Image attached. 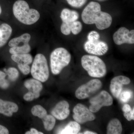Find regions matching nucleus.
Here are the masks:
<instances>
[{
	"label": "nucleus",
	"instance_id": "aec40b11",
	"mask_svg": "<svg viewBox=\"0 0 134 134\" xmlns=\"http://www.w3.org/2000/svg\"><path fill=\"white\" fill-rule=\"evenodd\" d=\"M31 37L29 33H25L19 37H17L12 39L8 43L9 46L10 47L20 46H23L22 44L29 43Z\"/></svg>",
	"mask_w": 134,
	"mask_h": 134
},
{
	"label": "nucleus",
	"instance_id": "1a4fd4ad",
	"mask_svg": "<svg viewBox=\"0 0 134 134\" xmlns=\"http://www.w3.org/2000/svg\"><path fill=\"white\" fill-rule=\"evenodd\" d=\"M84 48L90 54L100 56L106 53L109 47L107 43L98 40L93 41L88 40L84 43Z\"/></svg>",
	"mask_w": 134,
	"mask_h": 134
},
{
	"label": "nucleus",
	"instance_id": "f8f14e48",
	"mask_svg": "<svg viewBox=\"0 0 134 134\" xmlns=\"http://www.w3.org/2000/svg\"><path fill=\"white\" fill-rule=\"evenodd\" d=\"M69 105L66 100L60 101L52 110L51 114L53 116L59 120L66 119L69 115Z\"/></svg>",
	"mask_w": 134,
	"mask_h": 134
},
{
	"label": "nucleus",
	"instance_id": "6ab92c4d",
	"mask_svg": "<svg viewBox=\"0 0 134 134\" xmlns=\"http://www.w3.org/2000/svg\"><path fill=\"white\" fill-rule=\"evenodd\" d=\"M81 126L75 121H70L61 131L58 133L61 134H76L81 130Z\"/></svg>",
	"mask_w": 134,
	"mask_h": 134
},
{
	"label": "nucleus",
	"instance_id": "ddd939ff",
	"mask_svg": "<svg viewBox=\"0 0 134 134\" xmlns=\"http://www.w3.org/2000/svg\"><path fill=\"white\" fill-rule=\"evenodd\" d=\"M18 106L15 103L0 99V113L1 114L11 117L14 113L18 111Z\"/></svg>",
	"mask_w": 134,
	"mask_h": 134
},
{
	"label": "nucleus",
	"instance_id": "cd10ccee",
	"mask_svg": "<svg viewBox=\"0 0 134 134\" xmlns=\"http://www.w3.org/2000/svg\"><path fill=\"white\" fill-rule=\"evenodd\" d=\"M18 66L19 70L23 74L27 75L29 74L30 72L31 69L29 65L18 64Z\"/></svg>",
	"mask_w": 134,
	"mask_h": 134
},
{
	"label": "nucleus",
	"instance_id": "4be33fe9",
	"mask_svg": "<svg viewBox=\"0 0 134 134\" xmlns=\"http://www.w3.org/2000/svg\"><path fill=\"white\" fill-rule=\"evenodd\" d=\"M42 120L46 130L50 131L54 128L55 124V117L52 115L47 114Z\"/></svg>",
	"mask_w": 134,
	"mask_h": 134
},
{
	"label": "nucleus",
	"instance_id": "423d86ee",
	"mask_svg": "<svg viewBox=\"0 0 134 134\" xmlns=\"http://www.w3.org/2000/svg\"><path fill=\"white\" fill-rule=\"evenodd\" d=\"M102 82L97 79H92L79 86L75 91L76 97L79 99L88 98L101 88Z\"/></svg>",
	"mask_w": 134,
	"mask_h": 134
},
{
	"label": "nucleus",
	"instance_id": "72a5a7b5",
	"mask_svg": "<svg viewBox=\"0 0 134 134\" xmlns=\"http://www.w3.org/2000/svg\"><path fill=\"white\" fill-rule=\"evenodd\" d=\"M6 75L5 73L2 71H0V78H5Z\"/></svg>",
	"mask_w": 134,
	"mask_h": 134
},
{
	"label": "nucleus",
	"instance_id": "a878e982",
	"mask_svg": "<svg viewBox=\"0 0 134 134\" xmlns=\"http://www.w3.org/2000/svg\"><path fill=\"white\" fill-rule=\"evenodd\" d=\"M67 2L73 7L79 8L82 7L86 2L87 0H66Z\"/></svg>",
	"mask_w": 134,
	"mask_h": 134
},
{
	"label": "nucleus",
	"instance_id": "5701e85b",
	"mask_svg": "<svg viewBox=\"0 0 134 134\" xmlns=\"http://www.w3.org/2000/svg\"><path fill=\"white\" fill-rule=\"evenodd\" d=\"M31 113L34 116L43 119L47 115V111L44 108L39 105L34 106L31 110Z\"/></svg>",
	"mask_w": 134,
	"mask_h": 134
},
{
	"label": "nucleus",
	"instance_id": "9d476101",
	"mask_svg": "<svg viewBox=\"0 0 134 134\" xmlns=\"http://www.w3.org/2000/svg\"><path fill=\"white\" fill-rule=\"evenodd\" d=\"M113 39L114 43L118 45L124 44H134V30L130 31L126 27H120L114 34Z\"/></svg>",
	"mask_w": 134,
	"mask_h": 134
},
{
	"label": "nucleus",
	"instance_id": "20e7f679",
	"mask_svg": "<svg viewBox=\"0 0 134 134\" xmlns=\"http://www.w3.org/2000/svg\"><path fill=\"white\" fill-rule=\"evenodd\" d=\"M71 59V54L65 48L59 47L53 50L50 56V68L53 74H59L69 65Z\"/></svg>",
	"mask_w": 134,
	"mask_h": 134
},
{
	"label": "nucleus",
	"instance_id": "6e6552de",
	"mask_svg": "<svg viewBox=\"0 0 134 134\" xmlns=\"http://www.w3.org/2000/svg\"><path fill=\"white\" fill-rule=\"evenodd\" d=\"M73 117L75 121L83 124L96 119L95 115L90 109L81 104H77L73 110Z\"/></svg>",
	"mask_w": 134,
	"mask_h": 134
},
{
	"label": "nucleus",
	"instance_id": "dca6fc26",
	"mask_svg": "<svg viewBox=\"0 0 134 134\" xmlns=\"http://www.w3.org/2000/svg\"><path fill=\"white\" fill-rule=\"evenodd\" d=\"M11 26L6 23L0 25V47H2L9 39L12 33Z\"/></svg>",
	"mask_w": 134,
	"mask_h": 134
},
{
	"label": "nucleus",
	"instance_id": "c756f323",
	"mask_svg": "<svg viewBox=\"0 0 134 134\" xmlns=\"http://www.w3.org/2000/svg\"><path fill=\"white\" fill-rule=\"evenodd\" d=\"M124 116L129 121L134 120V108L130 111L124 113Z\"/></svg>",
	"mask_w": 134,
	"mask_h": 134
},
{
	"label": "nucleus",
	"instance_id": "b1692460",
	"mask_svg": "<svg viewBox=\"0 0 134 134\" xmlns=\"http://www.w3.org/2000/svg\"><path fill=\"white\" fill-rule=\"evenodd\" d=\"M4 70L7 72L9 78L12 81H15L19 77V72L15 68L11 67L8 70L5 69Z\"/></svg>",
	"mask_w": 134,
	"mask_h": 134
},
{
	"label": "nucleus",
	"instance_id": "f3484780",
	"mask_svg": "<svg viewBox=\"0 0 134 134\" xmlns=\"http://www.w3.org/2000/svg\"><path fill=\"white\" fill-rule=\"evenodd\" d=\"M122 125L117 119L111 120L108 123L107 127V134H120L122 132Z\"/></svg>",
	"mask_w": 134,
	"mask_h": 134
},
{
	"label": "nucleus",
	"instance_id": "393cba45",
	"mask_svg": "<svg viewBox=\"0 0 134 134\" xmlns=\"http://www.w3.org/2000/svg\"><path fill=\"white\" fill-rule=\"evenodd\" d=\"M132 96V92L130 90H127L124 91L120 94L119 97L120 100L123 103H127L129 101Z\"/></svg>",
	"mask_w": 134,
	"mask_h": 134
},
{
	"label": "nucleus",
	"instance_id": "2f4dec72",
	"mask_svg": "<svg viewBox=\"0 0 134 134\" xmlns=\"http://www.w3.org/2000/svg\"><path fill=\"white\" fill-rule=\"evenodd\" d=\"M9 131L4 126L0 125V134H8Z\"/></svg>",
	"mask_w": 134,
	"mask_h": 134
},
{
	"label": "nucleus",
	"instance_id": "c9c22d12",
	"mask_svg": "<svg viewBox=\"0 0 134 134\" xmlns=\"http://www.w3.org/2000/svg\"><path fill=\"white\" fill-rule=\"evenodd\" d=\"M96 1H98L99 2H104L107 1V0H96Z\"/></svg>",
	"mask_w": 134,
	"mask_h": 134
},
{
	"label": "nucleus",
	"instance_id": "412c9836",
	"mask_svg": "<svg viewBox=\"0 0 134 134\" xmlns=\"http://www.w3.org/2000/svg\"><path fill=\"white\" fill-rule=\"evenodd\" d=\"M31 50L29 43L24 44L20 46L11 47L9 50V53L12 54L28 53Z\"/></svg>",
	"mask_w": 134,
	"mask_h": 134
},
{
	"label": "nucleus",
	"instance_id": "f03ea898",
	"mask_svg": "<svg viewBox=\"0 0 134 134\" xmlns=\"http://www.w3.org/2000/svg\"><path fill=\"white\" fill-rule=\"evenodd\" d=\"M13 12L15 17L19 22L27 25L34 24L40 18L38 11L30 9L28 3L24 0H18L14 3Z\"/></svg>",
	"mask_w": 134,
	"mask_h": 134
},
{
	"label": "nucleus",
	"instance_id": "f704fd0d",
	"mask_svg": "<svg viewBox=\"0 0 134 134\" xmlns=\"http://www.w3.org/2000/svg\"><path fill=\"white\" fill-rule=\"evenodd\" d=\"M84 134H97L96 132H91V131H86L84 132Z\"/></svg>",
	"mask_w": 134,
	"mask_h": 134
},
{
	"label": "nucleus",
	"instance_id": "0eeeda50",
	"mask_svg": "<svg viewBox=\"0 0 134 134\" xmlns=\"http://www.w3.org/2000/svg\"><path fill=\"white\" fill-rule=\"evenodd\" d=\"M90 105L89 109L93 113L98 112L102 107L110 106L113 104V98L105 91H102L90 100Z\"/></svg>",
	"mask_w": 134,
	"mask_h": 134
},
{
	"label": "nucleus",
	"instance_id": "4468645a",
	"mask_svg": "<svg viewBox=\"0 0 134 134\" xmlns=\"http://www.w3.org/2000/svg\"><path fill=\"white\" fill-rule=\"evenodd\" d=\"M60 16L62 21V25L68 26L78 19L79 14L76 11L65 8L62 11Z\"/></svg>",
	"mask_w": 134,
	"mask_h": 134
},
{
	"label": "nucleus",
	"instance_id": "473e14b6",
	"mask_svg": "<svg viewBox=\"0 0 134 134\" xmlns=\"http://www.w3.org/2000/svg\"><path fill=\"white\" fill-rule=\"evenodd\" d=\"M25 134H43V133L41 132H38L37 129L34 128H31L30 131L26 132Z\"/></svg>",
	"mask_w": 134,
	"mask_h": 134
},
{
	"label": "nucleus",
	"instance_id": "2eb2a0df",
	"mask_svg": "<svg viewBox=\"0 0 134 134\" xmlns=\"http://www.w3.org/2000/svg\"><path fill=\"white\" fill-rule=\"evenodd\" d=\"M24 86L29 90L34 93L36 98L40 96V92L43 88V86L41 82L35 79H27L24 82Z\"/></svg>",
	"mask_w": 134,
	"mask_h": 134
},
{
	"label": "nucleus",
	"instance_id": "e433bc0d",
	"mask_svg": "<svg viewBox=\"0 0 134 134\" xmlns=\"http://www.w3.org/2000/svg\"><path fill=\"white\" fill-rule=\"evenodd\" d=\"M2 13V8L1 7V5H0V15Z\"/></svg>",
	"mask_w": 134,
	"mask_h": 134
},
{
	"label": "nucleus",
	"instance_id": "bb28decb",
	"mask_svg": "<svg viewBox=\"0 0 134 134\" xmlns=\"http://www.w3.org/2000/svg\"><path fill=\"white\" fill-rule=\"evenodd\" d=\"M100 37V35L97 32L92 31L88 34L87 36V38L88 41H96L99 40Z\"/></svg>",
	"mask_w": 134,
	"mask_h": 134
},
{
	"label": "nucleus",
	"instance_id": "7ed1b4c3",
	"mask_svg": "<svg viewBox=\"0 0 134 134\" xmlns=\"http://www.w3.org/2000/svg\"><path fill=\"white\" fill-rule=\"evenodd\" d=\"M81 65L90 76L102 77L106 74L105 63L98 57L95 55H85L81 58Z\"/></svg>",
	"mask_w": 134,
	"mask_h": 134
},
{
	"label": "nucleus",
	"instance_id": "f257e3e1",
	"mask_svg": "<svg viewBox=\"0 0 134 134\" xmlns=\"http://www.w3.org/2000/svg\"><path fill=\"white\" fill-rule=\"evenodd\" d=\"M83 21L86 24H96L98 30L109 28L112 23L111 15L101 10L98 3L91 2L85 8L82 13Z\"/></svg>",
	"mask_w": 134,
	"mask_h": 134
},
{
	"label": "nucleus",
	"instance_id": "7c9ffc66",
	"mask_svg": "<svg viewBox=\"0 0 134 134\" xmlns=\"http://www.w3.org/2000/svg\"><path fill=\"white\" fill-rule=\"evenodd\" d=\"M9 86V83L5 78H0V87L2 88H8Z\"/></svg>",
	"mask_w": 134,
	"mask_h": 134
},
{
	"label": "nucleus",
	"instance_id": "a211bd4d",
	"mask_svg": "<svg viewBox=\"0 0 134 134\" xmlns=\"http://www.w3.org/2000/svg\"><path fill=\"white\" fill-rule=\"evenodd\" d=\"M11 59L18 64L29 65L33 60L32 55L28 53L12 54Z\"/></svg>",
	"mask_w": 134,
	"mask_h": 134
},
{
	"label": "nucleus",
	"instance_id": "9b49d317",
	"mask_svg": "<svg viewBox=\"0 0 134 134\" xmlns=\"http://www.w3.org/2000/svg\"><path fill=\"white\" fill-rule=\"evenodd\" d=\"M130 80L124 76H119L114 77L111 81L110 90L113 96L115 98H119L122 92L123 85L129 84Z\"/></svg>",
	"mask_w": 134,
	"mask_h": 134
},
{
	"label": "nucleus",
	"instance_id": "c85d7f7f",
	"mask_svg": "<svg viewBox=\"0 0 134 134\" xmlns=\"http://www.w3.org/2000/svg\"><path fill=\"white\" fill-rule=\"evenodd\" d=\"M24 99L27 101H31L36 98L34 93L31 91H29L24 96Z\"/></svg>",
	"mask_w": 134,
	"mask_h": 134
},
{
	"label": "nucleus",
	"instance_id": "39448f33",
	"mask_svg": "<svg viewBox=\"0 0 134 134\" xmlns=\"http://www.w3.org/2000/svg\"><path fill=\"white\" fill-rule=\"evenodd\" d=\"M31 73L34 79L44 82L48 80L49 71L47 60L41 54H37L34 58L31 69Z\"/></svg>",
	"mask_w": 134,
	"mask_h": 134
}]
</instances>
